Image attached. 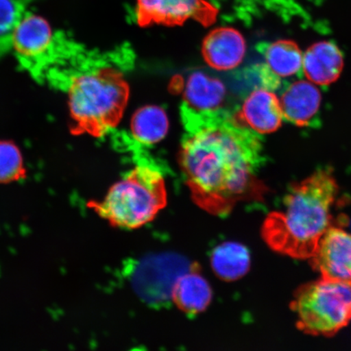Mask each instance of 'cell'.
Returning <instances> with one entry per match:
<instances>
[{
	"label": "cell",
	"mask_w": 351,
	"mask_h": 351,
	"mask_svg": "<svg viewBox=\"0 0 351 351\" xmlns=\"http://www.w3.org/2000/svg\"><path fill=\"white\" fill-rule=\"evenodd\" d=\"M186 134L179 164L193 201L213 216L226 217L240 203H260L267 189L258 178L263 162L260 136L230 112L182 116Z\"/></svg>",
	"instance_id": "cell-1"
},
{
	"label": "cell",
	"mask_w": 351,
	"mask_h": 351,
	"mask_svg": "<svg viewBox=\"0 0 351 351\" xmlns=\"http://www.w3.org/2000/svg\"><path fill=\"white\" fill-rule=\"evenodd\" d=\"M339 186L331 169H320L293 184L282 208L267 215L261 237L276 253L297 260H310L330 227L331 208Z\"/></svg>",
	"instance_id": "cell-2"
},
{
	"label": "cell",
	"mask_w": 351,
	"mask_h": 351,
	"mask_svg": "<svg viewBox=\"0 0 351 351\" xmlns=\"http://www.w3.org/2000/svg\"><path fill=\"white\" fill-rule=\"evenodd\" d=\"M62 85L69 95L73 133L99 138L116 128L130 97L119 68L107 61H91L70 69Z\"/></svg>",
	"instance_id": "cell-3"
},
{
	"label": "cell",
	"mask_w": 351,
	"mask_h": 351,
	"mask_svg": "<svg viewBox=\"0 0 351 351\" xmlns=\"http://www.w3.org/2000/svg\"><path fill=\"white\" fill-rule=\"evenodd\" d=\"M163 173L145 158L114 184L104 199L91 202L89 207L118 229H139L153 221L167 205Z\"/></svg>",
	"instance_id": "cell-4"
},
{
	"label": "cell",
	"mask_w": 351,
	"mask_h": 351,
	"mask_svg": "<svg viewBox=\"0 0 351 351\" xmlns=\"http://www.w3.org/2000/svg\"><path fill=\"white\" fill-rule=\"evenodd\" d=\"M291 307L306 335L331 337L351 320V285L323 278L302 285Z\"/></svg>",
	"instance_id": "cell-5"
},
{
	"label": "cell",
	"mask_w": 351,
	"mask_h": 351,
	"mask_svg": "<svg viewBox=\"0 0 351 351\" xmlns=\"http://www.w3.org/2000/svg\"><path fill=\"white\" fill-rule=\"evenodd\" d=\"M13 51L20 63L44 79L51 64L61 58L59 34L50 22L38 13L26 11L5 40L0 42Z\"/></svg>",
	"instance_id": "cell-6"
},
{
	"label": "cell",
	"mask_w": 351,
	"mask_h": 351,
	"mask_svg": "<svg viewBox=\"0 0 351 351\" xmlns=\"http://www.w3.org/2000/svg\"><path fill=\"white\" fill-rule=\"evenodd\" d=\"M192 263L176 254H157L140 258L128 267L127 276L134 291L152 306L172 301L176 280L191 269Z\"/></svg>",
	"instance_id": "cell-7"
},
{
	"label": "cell",
	"mask_w": 351,
	"mask_h": 351,
	"mask_svg": "<svg viewBox=\"0 0 351 351\" xmlns=\"http://www.w3.org/2000/svg\"><path fill=\"white\" fill-rule=\"evenodd\" d=\"M217 15L216 8L206 0H136V21L142 27L182 25L189 20L208 25Z\"/></svg>",
	"instance_id": "cell-8"
},
{
	"label": "cell",
	"mask_w": 351,
	"mask_h": 351,
	"mask_svg": "<svg viewBox=\"0 0 351 351\" xmlns=\"http://www.w3.org/2000/svg\"><path fill=\"white\" fill-rule=\"evenodd\" d=\"M309 261L322 278L351 285V234L329 227Z\"/></svg>",
	"instance_id": "cell-9"
},
{
	"label": "cell",
	"mask_w": 351,
	"mask_h": 351,
	"mask_svg": "<svg viewBox=\"0 0 351 351\" xmlns=\"http://www.w3.org/2000/svg\"><path fill=\"white\" fill-rule=\"evenodd\" d=\"M182 116L210 117L227 111L223 109L227 90L217 77L204 72L188 76L183 87Z\"/></svg>",
	"instance_id": "cell-10"
},
{
	"label": "cell",
	"mask_w": 351,
	"mask_h": 351,
	"mask_svg": "<svg viewBox=\"0 0 351 351\" xmlns=\"http://www.w3.org/2000/svg\"><path fill=\"white\" fill-rule=\"evenodd\" d=\"M232 116L240 125L258 134L274 133L284 119L280 99L274 91L266 89L253 90Z\"/></svg>",
	"instance_id": "cell-11"
},
{
	"label": "cell",
	"mask_w": 351,
	"mask_h": 351,
	"mask_svg": "<svg viewBox=\"0 0 351 351\" xmlns=\"http://www.w3.org/2000/svg\"><path fill=\"white\" fill-rule=\"evenodd\" d=\"M247 43L239 30L222 26L210 32L202 44V54L210 67L218 71H229L243 62Z\"/></svg>",
	"instance_id": "cell-12"
},
{
	"label": "cell",
	"mask_w": 351,
	"mask_h": 351,
	"mask_svg": "<svg viewBox=\"0 0 351 351\" xmlns=\"http://www.w3.org/2000/svg\"><path fill=\"white\" fill-rule=\"evenodd\" d=\"M279 99L285 121L300 127L313 125L319 115L322 94L313 82L301 80L292 83Z\"/></svg>",
	"instance_id": "cell-13"
},
{
	"label": "cell",
	"mask_w": 351,
	"mask_h": 351,
	"mask_svg": "<svg viewBox=\"0 0 351 351\" xmlns=\"http://www.w3.org/2000/svg\"><path fill=\"white\" fill-rule=\"evenodd\" d=\"M343 67V56L339 47L330 41L313 44L304 55L302 71L315 85L328 86L335 82Z\"/></svg>",
	"instance_id": "cell-14"
},
{
	"label": "cell",
	"mask_w": 351,
	"mask_h": 351,
	"mask_svg": "<svg viewBox=\"0 0 351 351\" xmlns=\"http://www.w3.org/2000/svg\"><path fill=\"white\" fill-rule=\"evenodd\" d=\"M213 300V289L203 275L197 263L180 276L173 285L172 302L178 308L188 315L204 313Z\"/></svg>",
	"instance_id": "cell-15"
},
{
	"label": "cell",
	"mask_w": 351,
	"mask_h": 351,
	"mask_svg": "<svg viewBox=\"0 0 351 351\" xmlns=\"http://www.w3.org/2000/svg\"><path fill=\"white\" fill-rule=\"evenodd\" d=\"M210 265L219 279L235 282L248 273L251 267V254L244 245L226 241L213 250Z\"/></svg>",
	"instance_id": "cell-16"
},
{
	"label": "cell",
	"mask_w": 351,
	"mask_h": 351,
	"mask_svg": "<svg viewBox=\"0 0 351 351\" xmlns=\"http://www.w3.org/2000/svg\"><path fill=\"white\" fill-rule=\"evenodd\" d=\"M169 122L165 110L160 107L145 106L132 117L130 129L134 142L142 146L160 143L168 134Z\"/></svg>",
	"instance_id": "cell-17"
},
{
	"label": "cell",
	"mask_w": 351,
	"mask_h": 351,
	"mask_svg": "<svg viewBox=\"0 0 351 351\" xmlns=\"http://www.w3.org/2000/svg\"><path fill=\"white\" fill-rule=\"evenodd\" d=\"M266 64L280 78L296 75L302 70L304 54L295 42L282 39L266 46L263 51Z\"/></svg>",
	"instance_id": "cell-18"
},
{
	"label": "cell",
	"mask_w": 351,
	"mask_h": 351,
	"mask_svg": "<svg viewBox=\"0 0 351 351\" xmlns=\"http://www.w3.org/2000/svg\"><path fill=\"white\" fill-rule=\"evenodd\" d=\"M25 169L19 148L7 141H0V183L19 181L25 178Z\"/></svg>",
	"instance_id": "cell-19"
},
{
	"label": "cell",
	"mask_w": 351,
	"mask_h": 351,
	"mask_svg": "<svg viewBox=\"0 0 351 351\" xmlns=\"http://www.w3.org/2000/svg\"><path fill=\"white\" fill-rule=\"evenodd\" d=\"M25 12L22 0H0V42L5 40Z\"/></svg>",
	"instance_id": "cell-20"
}]
</instances>
